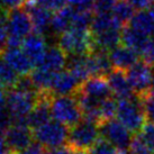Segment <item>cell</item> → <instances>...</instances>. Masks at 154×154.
Segmentation results:
<instances>
[{
  "mask_svg": "<svg viewBox=\"0 0 154 154\" xmlns=\"http://www.w3.org/2000/svg\"><path fill=\"white\" fill-rule=\"evenodd\" d=\"M41 94L14 88L6 94V110L13 123H27V117L38 101ZM11 123V124H13Z\"/></svg>",
  "mask_w": 154,
  "mask_h": 154,
  "instance_id": "cell-1",
  "label": "cell"
},
{
  "mask_svg": "<svg viewBox=\"0 0 154 154\" xmlns=\"http://www.w3.org/2000/svg\"><path fill=\"white\" fill-rule=\"evenodd\" d=\"M116 117L128 131L137 134L143 128L146 120L141 97L135 94L132 98L118 100Z\"/></svg>",
  "mask_w": 154,
  "mask_h": 154,
  "instance_id": "cell-2",
  "label": "cell"
},
{
  "mask_svg": "<svg viewBox=\"0 0 154 154\" xmlns=\"http://www.w3.org/2000/svg\"><path fill=\"white\" fill-rule=\"evenodd\" d=\"M9 47L22 46V42L34 30L30 16L26 9L15 8L6 14Z\"/></svg>",
  "mask_w": 154,
  "mask_h": 154,
  "instance_id": "cell-3",
  "label": "cell"
},
{
  "mask_svg": "<svg viewBox=\"0 0 154 154\" xmlns=\"http://www.w3.org/2000/svg\"><path fill=\"white\" fill-rule=\"evenodd\" d=\"M57 45L71 56L87 55L94 51V41L90 29L71 27L59 36Z\"/></svg>",
  "mask_w": 154,
  "mask_h": 154,
  "instance_id": "cell-4",
  "label": "cell"
},
{
  "mask_svg": "<svg viewBox=\"0 0 154 154\" xmlns=\"http://www.w3.org/2000/svg\"><path fill=\"white\" fill-rule=\"evenodd\" d=\"M51 112L54 119L70 128L80 123L83 118L80 103L74 94L54 96L51 100Z\"/></svg>",
  "mask_w": 154,
  "mask_h": 154,
  "instance_id": "cell-5",
  "label": "cell"
},
{
  "mask_svg": "<svg viewBox=\"0 0 154 154\" xmlns=\"http://www.w3.org/2000/svg\"><path fill=\"white\" fill-rule=\"evenodd\" d=\"M99 125L83 119L70 128L68 146L72 151H87L89 152L96 143L100 140Z\"/></svg>",
  "mask_w": 154,
  "mask_h": 154,
  "instance_id": "cell-6",
  "label": "cell"
},
{
  "mask_svg": "<svg viewBox=\"0 0 154 154\" xmlns=\"http://www.w3.org/2000/svg\"><path fill=\"white\" fill-rule=\"evenodd\" d=\"M34 140L46 149H53L63 146L65 142L68 143L69 129L68 126L62 124L57 120H50L39 128L35 129Z\"/></svg>",
  "mask_w": 154,
  "mask_h": 154,
  "instance_id": "cell-7",
  "label": "cell"
},
{
  "mask_svg": "<svg viewBox=\"0 0 154 154\" xmlns=\"http://www.w3.org/2000/svg\"><path fill=\"white\" fill-rule=\"evenodd\" d=\"M100 136L120 151H128L133 136L131 131L125 127L118 119L105 120L99 124Z\"/></svg>",
  "mask_w": 154,
  "mask_h": 154,
  "instance_id": "cell-8",
  "label": "cell"
},
{
  "mask_svg": "<svg viewBox=\"0 0 154 154\" xmlns=\"http://www.w3.org/2000/svg\"><path fill=\"white\" fill-rule=\"evenodd\" d=\"M126 75L136 96L143 97L151 91L153 65L147 63L146 61H137L126 71Z\"/></svg>",
  "mask_w": 154,
  "mask_h": 154,
  "instance_id": "cell-9",
  "label": "cell"
},
{
  "mask_svg": "<svg viewBox=\"0 0 154 154\" xmlns=\"http://www.w3.org/2000/svg\"><path fill=\"white\" fill-rule=\"evenodd\" d=\"M34 133L27 123H13L6 129V146L10 154H20L33 143Z\"/></svg>",
  "mask_w": 154,
  "mask_h": 154,
  "instance_id": "cell-10",
  "label": "cell"
},
{
  "mask_svg": "<svg viewBox=\"0 0 154 154\" xmlns=\"http://www.w3.org/2000/svg\"><path fill=\"white\" fill-rule=\"evenodd\" d=\"M26 10L28 11L33 23L34 27V33L41 35H45L47 32L51 30L52 19L53 15L50 9L45 8L43 6H39L33 0H27L26 1Z\"/></svg>",
  "mask_w": 154,
  "mask_h": 154,
  "instance_id": "cell-11",
  "label": "cell"
},
{
  "mask_svg": "<svg viewBox=\"0 0 154 154\" xmlns=\"http://www.w3.org/2000/svg\"><path fill=\"white\" fill-rule=\"evenodd\" d=\"M75 94L97 100H105L111 97V90L106 77H92L82 82Z\"/></svg>",
  "mask_w": 154,
  "mask_h": 154,
  "instance_id": "cell-12",
  "label": "cell"
},
{
  "mask_svg": "<svg viewBox=\"0 0 154 154\" xmlns=\"http://www.w3.org/2000/svg\"><path fill=\"white\" fill-rule=\"evenodd\" d=\"M0 55L13 66V69L20 74L22 77L28 75L34 70V63L30 61V59L26 55V53L23 51L22 46L18 47H9L7 46Z\"/></svg>",
  "mask_w": 154,
  "mask_h": 154,
  "instance_id": "cell-13",
  "label": "cell"
},
{
  "mask_svg": "<svg viewBox=\"0 0 154 154\" xmlns=\"http://www.w3.org/2000/svg\"><path fill=\"white\" fill-rule=\"evenodd\" d=\"M53 98L52 94H41L38 98V101L36 103L34 109L32 110L28 117H27V125L30 128L35 129L39 128L41 126L45 125L50 122L51 112V100Z\"/></svg>",
  "mask_w": 154,
  "mask_h": 154,
  "instance_id": "cell-14",
  "label": "cell"
},
{
  "mask_svg": "<svg viewBox=\"0 0 154 154\" xmlns=\"http://www.w3.org/2000/svg\"><path fill=\"white\" fill-rule=\"evenodd\" d=\"M22 48L35 66H37L42 62L48 47L46 45L44 35L32 33L22 42Z\"/></svg>",
  "mask_w": 154,
  "mask_h": 154,
  "instance_id": "cell-15",
  "label": "cell"
},
{
  "mask_svg": "<svg viewBox=\"0 0 154 154\" xmlns=\"http://www.w3.org/2000/svg\"><path fill=\"white\" fill-rule=\"evenodd\" d=\"M106 78H107V81L110 87L111 94L119 100L132 98L133 96H135V92L129 83L128 78L126 75L125 71L112 69Z\"/></svg>",
  "mask_w": 154,
  "mask_h": 154,
  "instance_id": "cell-16",
  "label": "cell"
},
{
  "mask_svg": "<svg viewBox=\"0 0 154 154\" xmlns=\"http://www.w3.org/2000/svg\"><path fill=\"white\" fill-rule=\"evenodd\" d=\"M108 54L112 68L122 71H127L137 61H140V54L125 45H118L108 52Z\"/></svg>",
  "mask_w": 154,
  "mask_h": 154,
  "instance_id": "cell-17",
  "label": "cell"
},
{
  "mask_svg": "<svg viewBox=\"0 0 154 154\" xmlns=\"http://www.w3.org/2000/svg\"><path fill=\"white\" fill-rule=\"evenodd\" d=\"M151 42L152 38H150V36L134 29L129 25L125 26L122 29V43L125 46L136 51L142 56L144 55V53L150 47Z\"/></svg>",
  "mask_w": 154,
  "mask_h": 154,
  "instance_id": "cell-18",
  "label": "cell"
},
{
  "mask_svg": "<svg viewBox=\"0 0 154 154\" xmlns=\"http://www.w3.org/2000/svg\"><path fill=\"white\" fill-rule=\"evenodd\" d=\"M80 82L69 70L59 71L55 74L54 83L52 87V94L54 96H71L75 94L80 87Z\"/></svg>",
  "mask_w": 154,
  "mask_h": 154,
  "instance_id": "cell-19",
  "label": "cell"
},
{
  "mask_svg": "<svg viewBox=\"0 0 154 154\" xmlns=\"http://www.w3.org/2000/svg\"><path fill=\"white\" fill-rule=\"evenodd\" d=\"M66 63H68L66 53L59 45H53L47 48L42 62L36 68L52 72H59L66 65Z\"/></svg>",
  "mask_w": 154,
  "mask_h": 154,
  "instance_id": "cell-20",
  "label": "cell"
},
{
  "mask_svg": "<svg viewBox=\"0 0 154 154\" xmlns=\"http://www.w3.org/2000/svg\"><path fill=\"white\" fill-rule=\"evenodd\" d=\"M92 41H94V51L97 50V51L110 52L122 42V29L114 28L99 34H94L92 35Z\"/></svg>",
  "mask_w": 154,
  "mask_h": 154,
  "instance_id": "cell-21",
  "label": "cell"
},
{
  "mask_svg": "<svg viewBox=\"0 0 154 154\" xmlns=\"http://www.w3.org/2000/svg\"><path fill=\"white\" fill-rule=\"evenodd\" d=\"M73 15H74V10L70 6H66L59 11H56L55 15H53L51 30L59 36L63 34L69 28H71Z\"/></svg>",
  "mask_w": 154,
  "mask_h": 154,
  "instance_id": "cell-22",
  "label": "cell"
},
{
  "mask_svg": "<svg viewBox=\"0 0 154 154\" xmlns=\"http://www.w3.org/2000/svg\"><path fill=\"white\" fill-rule=\"evenodd\" d=\"M123 29V27L116 22V19L114 18L111 11L108 13H97L96 16L92 19L91 26H90V32L91 34H99V33H103L106 30L109 29Z\"/></svg>",
  "mask_w": 154,
  "mask_h": 154,
  "instance_id": "cell-23",
  "label": "cell"
},
{
  "mask_svg": "<svg viewBox=\"0 0 154 154\" xmlns=\"http://www.w3.org/2000/svg\"><path fill=\"white\" fill-rule=\"evenodd\" d=\"M128 25L133 27L134 29L138 30L147 36H150V35L153 36L154 22L149 11L144 10V11H138L137 14H135Z\"/></svg>",
  "mask_w": 154,
  "mask_h": 154,
  "instance_id": "cell-24",
  "label": "cell"
},
{
  "mask_svg": "<svg viewBox=\"0 0 154 154\" xmlns=\"http://www.w3.org/2000/svg\"><path fill=\"white\" fill-rule=\"evenodd\" d=\"M20 78L18 77V73L13 69V66L5 60L2 56H0V83L6 89H14L17 86Z\"/></svg>",
  "mask_w": 154,
  "mask_h": 154,
  "instance_id": "cell-25",
  "label": "cell"
},
{
  "mask_svg": "<svg viewBox=\"0 0 154 154\" xmlns=\"http://www.w3.org/2000/svg\"><path fill=\"white\" fill-rule=\"evenodd\" d=\"M111 14L116 19V22L118 23L123 28L125 26H127V24H129V22L132 20V18L135 15L134 8L125 0L118 1L111 9Z\"/></svg>",
  "mask_w": 154,
  "mask_h": 154,
  "instance_id": "cell-26",
  "label": "cell"
},
{
  "mask_svg": "<svg viewBox=\"0 0 154 154\" xmlns=\"http://www.w3.org/2000/svg\"><path fill=\"white\" fill-rule=\"evenodd\" d=\"M136 136L154 152V123H146L136 134Z\"/></svg>",
  "mask_w": 154,
  "mask_h": 154,
  "instance_id": "cell-27",
  "label": "cell"
},
{
  "mask_svg": "<svg viewBox=\"0 0 154 154\" xmlns=\"http://www.w3.org/2000/svg\"><path fill=\"white\" fill-rule=\"evenodd\" d=\"M89 154H122V151L116 149L110 143L100 138L96 145L89 151Z\"/></svg>",
  "mask_w": 154,
  "mask_h": 154,
  "instance_id": "cell-28",
  "label": "cell"
},
{
  "mask_svg": "<svg viewBox=\"0 0 154 154\" xmlns=\"http://www.w3.org/2000/svg\"><path fill=\"white\" fill-rule=\"evenodd\" d=\"M75 13H92L94 0H69V5Z\"/></svg>",
  "mask_w": 154,
  "mask_h": 154,
  "instance_id": "cell-29",
  "label": "cell"
},
{
  "mask_svg": "<svg viewBox=\"0 0 154 154\" xmlns=\"http://www.w3.org/2000/svg\"><path fill=\"white\" fill-rule=\"evenodd\" d=\"M143 101V107L145 111L146 120L150 123H154V91L151 90L145 96L141 97Z\"/></svg>",
  "mask_w": 154,
  "mask_h": 154,
  "instance_id": "cell-30",
  "label": "cell"
},
{
  "mask_svg": "<svg viewBox=\"0 0 154 154\" xmlns=\"http://www.w3.org/2000/svg\"><path fill=\"white\" fill-rule=\"evenodd\" d=\"M128 151L131 154H154L153 151L149 149L136 135L133 137Z\"/></svg>",
  "mask_w": 154,
  "mask_h": 154,
  "instance_id": "cell-31",
  "label": "cell"
},
{
  "mask_svg": "<svg viewBox=\"0 0 154 154\" xmlns=\"http://www.w3.org/2000/svg\"><path fill=\"white\" fill-rule=\"evenodd\" d=\"M33 1L39 6H43L45 8L50 9L51 11L53 10L59 11L62 8L66 7L69 4L68 0H33Z\"/></svg>",
  "mask_w": 154,
  "mask_h": 154,
  "instance_id": "cell-32",
  "label": "cell"
},
{
  "mask_svg": "<svg viewBox=\"0 0 154 154\" xmlns=\"http://www.w3.org/2000/svg\"><path fill=\"white\" fill-rule=\"evenodd\" d=\"M6 14L0 13V54L6 50L8 44V30L6 25Z\"/></svg>",
  "mask_w": 154,
  "mask_h": 154,
  "instance_id": "cell-33",
  "label": "cell"
},
{
  "mask_svg": "<svg viewBox=\"0 0 154 154\" xmlns=\"http://www.w3.org/2000/svg\"><path fill=\"white\" fill-rule=\"evenodd\" d=\"M118 2V0H94L96 13H108Z\"/></svg>",
  "mask_w": 154,
  "mask_h": 154,
  "instance_id": "cell-34",
  "label": "cell"
},
{
  "mask_svg": "<svg viewBox=\"0 0 154 154\" xmlns=\"http://www.w3.org/2000/svg\"><path fill=\"white\" fill-rule=\"evenodd\" d=\"M27 0H0V13H7L15 8H19Z\"/></svg>",
  "mask_w": 154,
  "mask_h": 154,
  "instance_id": "cell-35",
  "label": "cell"
},
{
  "mask_svg": "<svg viewBox=\"0 0 154 154\" xmlns=\"http://www.w3.org/2000/svg\"><path fill=\"white\" fill-rule=\"evenodd\" d=\"M125 1H127L133 8L138 11H144L154 5V0H125Z\"/></svg>",
  "mask_w": 154,
  "mask_h": 154,
  "instance_id": "cell-36",
  "label": "cell"
},
{
  "mask_svg": "<svg viewBox=\"0 0 154 154\" xmlns=\"http://www.w3.org/2000/svg\"><path fill=\"white\" fill-rule=\"evenodd\" d=\"M20 154H46V151L44 150V146H42L37 142H35V143H32Z\"/></svg>",
  "mask_w": 154,
  "mask_h": 154,
  "instance_id": "cell-37",
  "label": "cell"
},
{
  "mask_svg": "<svg viewBox=\"0 0 154 154\" xmlns=\"http://www.w3.org/2000/svg\"><path fill=\"white\" fill-rule=\"evenodd\" d=\"M143 59L147 63H150L151 65H154V36L152 37V42H151L150 47L147 48V51L143 55Z\"/></svg>",
  "mask_w": 154,
  "mask_h": 154,
  "instance_id": "cell-38",
  "label": "cell"
},
{
  "mask_svg": "<svg viewBox=\"0 0 154 154\" xmlns=\"http://www.w3.org/2000/svg\"><path fill=\"white\" fill-rule=\"evenodd\" d=\"M46 154H72V150L70 146H59V147L47 149Z\"/></svg>",
  "mask_w": 154,
  "mask_h": 154,
  "instance_id": "cell-39",
  "label": "cell"
},
{
  "mask_svg": "<svg viewBox=\"0 0 154 154\" xmlns=\"http://www.w3.org/2000/svg\"><path fill=\"white\" fill-rule=\"evenodd\" d=\"M8 150L6 146V129L0 126V151Z\"/></svg>",
  "mask_w": 154,
  "mask_h": 154,
  "instance_id": "cell-40",
  "label": "cell"
},
{
  "mask_svg": "<svg viewBox=\"0 0 154 154\" xmlns=\"http://www.w3.org/2000/svg\"><path fill=\"white\" fill-rule=\"evenodd\" d=\"M5 100V87L0 83V101Z\"/></svg>",
  "mask_w": 154,
  "mask_h": 154,
  "instance_id": "cell-41",
  "label": "cell"
},
{
  "mask_svg": "<svg viewBox=\"0 0 154 154\" xmlns=\"http://www.w3.org/2000/svg\"><path fill=\"white\" fill-rule=\"evenodd\" d=\"M149 13L151 14V16H152V19H153V22H154V5L150 8V11H149ZM153 36H154V33H153ZM153 36H152V37H153Z\"/></svg>",
  "mask_w": 154,
  "mask_h": 154,
  "instance_id": "cell-42",
  "label": "cell"
},
{
  "mask_svg": "<svg viewBox=\"0 0 154 154\" xmlns=\"http://www.w3.org/2000/svg\"><path fill=\"white\" fill-rule=\"evenodd\" d=\"M72 154H89L87 151H72Z\"/></svg>",
  "mask_w": 154,
  "mask_h": 154,
  "instance_id": "cell-43",
  "label": "cell"
},
{
  "mask_svg": "<svg viewBox=\"0 0 154 154\" xmlns=\"http://www.w3.org/2000/svg\"><path fill=\"white\" fill-rule=\"evenodd\" d=\"M152 91H154V65H153V77H152Z\"/></svg>",
  "mask_w": 154,
  "mask_h": 154,
  "instance_id": "cell-44",
  "label": "cell"
},
{
  "mask_svg": "<svg viewBox=\"0 0 154 154\" xmlns=\"http://www.w3.org/2000/svg\"><path fill=\"white\" fill-rule=\"evenodd\" d=\"M68 1H69V0H68ZM68 5H69V4H68Z\"/></svg>",
  "mask_w": 154,
  "mask_h": 154,
  "instance_id": "cell-45",
  "label": "cell"
}]
</instances>
